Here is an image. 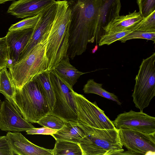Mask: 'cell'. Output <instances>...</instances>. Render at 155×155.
Listing matches in <instances>:
<instances>
[{
  "mask_svg": "<svg viewBox=\"0 0 155 155\" xmlns=\"http://www.w3.org/2000/svg\"><path fill=\"white\" fill-rule=\"evenodd\" d=\"M71 18L67 54L73 59L84 52L88 43L105 33L108 24L119 15L120 0H69Z\"/></svg>",
  "mask_w": 155,
  "mask_h": 155,
  "instance_id": "cell-1",
  "label": "cell"
},
{
  "mask_svg": "<svg viewBox=\"0 0 155 155\" xmlns=\"http://www.w3.org/2000/svg\"><path fill=\"white\" fill-rule=\"evenodd\" d=\"M57 10L48 37L46 55L47 70L54 69L60 61L67 55L71 9L67 0L56 1Z\"/></svg>",
  "mask_w": 155,
  "mask_h": 155,
  "instance_id": "cell-2",
  "label": "cell"
},
{
  "mask_svg": "<svg viewBox=\"0 0 155 155\" xmlns=\"http://www.w3.org/2000/svg\"><path fill=\"white\" fill-rule=\"evenodd\" d=\"M49 34L45 35L23 59L8 68L16 89H20L38 75L48 71L46 48Z\"/></svg>",
  "mask_w": 155,
  "mask_h": 155,
  "instance_id": "cell-3",
  "label": "cell"
},
{
  "mask_svg": "<svg viewBox=\"0 0 155 155\" xmlns=\"http://www.w3.org/2000/svg\"><path fill=\"white\" fill-rule=\"evenodd\" d=\"M78 124L85 133L79 143L82 155H121L124 151L118 129L97 128Z\"/></svg>",
  "mask_w": 155,
  "mask_h": 155,
  "instance_id": "cell-4",
  "label": "cell"
},
{
  "mask_svg": "<svg viewBox=\"0 0 155 155\" xmlns=\"http://www.w3.org/2000/svg\"><path fill=\"white\" fill-rule=\"evenodd\" d=\"M15 100L20 114L29 122L37 123L51 111L45 95L34 80L16 89Z\"/></svg>",
  "mask_w": 155,
  "mask_h": 155,
  "instance_id": "cell-5",
  "label": "cell"
},
{
  "mask_svg": "<svg viewBox=\"0 0 155 155\" xmlns=\"http://www.w3.org/2000/svg\"><path fill=\"white\" fill-rule=\"evenodd\" d=\"M50 77L55 99L50 113L66 121L77 123V108L73 87L54 70L50 72Z\"/></svg>",
  "mask_w": 155,
  "mask_h": 155,
  "instance_id": "cell-6",
  "label": "cell"
},
{
  "mask_svg": "<svg viewBox=\"0 0 155 155\" xmlns=\"http://www.w3.org/2000/svg\"><path fill=\"white\" fill-rule=\"evenodd\" d=\"M155 53L143 59L135 78L132 96L135 107L143 111L155 96Z\"/></svg>",
  "mask_w": 155,
  "mask_h": 155,
  "instance_id": "cell-7",
  "label": "cell"
},
{
  "mask_svg": "<svg viewBox=\"0 0 155 155\" xmlns=\"http://www.w3.org/2000/svg\"><path fill=\"white\" fill-rule=\"evenodd\" d=\"M78 114L77 123L92 127L102 129L115 128L113 122L95 101L91 102L83 95L74 91Z\"/></svg>",
  "mask_w": 155,
  "mask_h": 155,
  "instance_id": "cell-8",
  "label": "cell"
},
{
  "mask_svg": "<svg viewBox=\"0 0 155 155\" xmlns=\"http://www.w3.org/2000/svg\"><path fill=\"white\" fill-rule=\"evenodd\" d=\"M118 130L121 142L128 150L121 154H154L155 134H144L129 129Z\"/></svg>",
  "mask_w": 155,
  "mask_h": 155,
  "instance_id": "cell-9",
  "label": "cell"
},
{
  "mask_svg": "<svg viewBox=\"0 0 155 155\" xmlns=\"http://www.w3.org/2000/svg\"><path fill=\"white\" fill-rule=\"evenodd\" d=\"M117 129H129L144 134H155V117L144 113L130 110L118 115L112 121Z\"/></svg>",
  "mask_w": 155,
  "mask_h": 155,
  "instance_id": "cell-10",
  "label": "cell"
},
{
  "mask_svg": "<svg viewBox=\"0 0 155 155\" xmlns=\"http://www.w3.org/2000/svg\"><path fill=\"white\" fill-rule=\"evenodd\" d=\"M35 127L26 120L6 99L0 106V129L13 132L26 131Z\"/></svg>",
  "mask_w": 155,
  "mask_h": 155,
  "instance_id": "cell-11",
  "label": "cell"
},
{
  "mask_svg": "<svg viewBox=\"0 0 155 155\" xmlns=\"http://www.w3.org/2000/svg\"><path fill=\"white\" fill-rule=\"evenodd\" d=\"M57 8L56 2L40 13V17L33 28L31 36L21 54L18 61L25 56L45 35L49 33L55 17Z\"/></svg>",
  "mask_w": 155,
  "mask_h": 155,
  "instance_id": "cell-12",
  "label": "cell"
},
{
  "mask_svg": "<svg viewBox=\"0 0 155 155\" xmlns=\"http://www.w3.org/2000/svg\"><path fill=\"white\" fill-rule=\"evenodd\" d=\"M33 29L9 31L6 37L8 61L7 68L13 66L19 61L20 56L28 43Z\"/></svg>",
  "mask_w": 155,
  "mask_h": 155,
  "instance_id": "cell-13",
  "label": "cell"
},
{
  "mask_svg": "<svg viewBox=\"0 0 155 155\" xmlns=\"http://www.w3.org/2000/svg\"><path fill=\"white\" fill-rule=\"evenodd\" d=\"M56 2L55 0H18L12 3L7 12L18 18L32 17Z\"/></svg>",
  "mask_w": 155,
  "mask_h": 155,
  "instance_id": "cell-14",
  "label": "cell"
},
{
  "mask_svg": "<svg viewBox=\"0 0 155 155\" xmlns=\"http://www.w3.org/2000/svg\"><path fill=\"white\" fill-rule=\"evenodd\" d=\"M6 136L14 152L18 155H53V150L38 146L19 132L8 131Z\"/></svg>",
  "mask_w": 155,
  "mask_h": 155,
  "instance_id": "cell-15",
  "label": "cell"
},
{
  "mask_svg": "<svg viewBox=\"0 0 155 155\" xmlns=\"http://www.w3.org/2000/svg\"><path fill=\"white\" fill-rule=\"evenodd\" d=\"M143 18L139 12L135 10L126 15H118L106 27L105 33L118 32L134 29Z\"/></svg>",
  "mask_w": 155,
  "mask_h": 155,
  "instance_id": "cell-16",
  "label": "cell"
},
{
  "mask_svg": "<svg viewBox=\"0 0 155 155\" xmlns=\"http://www.w3.org/2000/svg\"><path fill=\"white\" fill-rule=\"evenodd\" d=\"M85 135L78 123L66 121L63 127L52 136L56 140L67 141L79 143Z\"/></svg>",
  "mask_w": 155,
  "mask_h": 155,
  "instance_id": "cell-17",
  "label": "cell"
},
{
  "mask_svg": "<svg viewBox=\"0 0 155 155\" xmlns=\"http://www.w3.org/2000/svg\"><path fill=\"white\" fill-rule=\"evenodd\" d=\"M54 70L61 78L72 87L81 76L87 73L79 71L71 64L68 55L60 61Z\"/></svg>",
  "mask_w": 155,
  "mask_h": 155,
  "instance_id": "cell-18",
  "label": "cell"
},
{
  "mask_svg": "<svg viewBox=\"0 0 155 155\" xmlns=\"http://www.w3.org/2000/svg\"><path fill=\"white\" fill-rule=\"evenodd\" d=\"M16 92V88L11 80L7 68H5L0 71V93L19 112L15 100Z\"/></svg>",
  "mask_w": 155,
  "mask_h": 155,
  "instance_id": "cell-19",
  "label": "cell"
},
{
  "mask_svg": "<svg viewBox=\"0 0 155 155\" xmlns=\"http://www.w3.org/2000/svg\"><path fill=\"white\" fill-rule=\"evenodd\" d=\"M50 72L48 71L41 73L33 80L39 85L45 95L50 109L52 110L55 102V97L50 79Z\"/></svg>",
  "mask_w": 155,
  "mask_h": 155,
  "instance_id": "cell-20",
  "label": "cell"
},
{
  "mask_svg": "<svg viewBox=\"0 0 155 155\" xmlns=\"http://www.w3.org/2000/svg\"><path fill=\"white\" fill-rule=\"evenodd\" d=\"M83 91L85 93L95 94L115 101L119 105L121 104L115 94L103 88L102 84L95 82L93 79H90L87 81L84 86Z\"/></svg>",
  "mask_w": 155,
  "mask_h": 155,
  "instance_id": "cell-21",
  "label": "cell"
},
{
  "mask_svg": "<svg viewBox=\"0 0 155 155\" xmlns=\"http://www.w3.org/2000/svg\"><path fill=\"white\" fill-rule=\"evenodd\" d=\"M52 150L53 155H82L79 143L69 141L56 140Z\"/></svg>",
  "mask_w": 155,
  "mask_h": 155,
  "instance_id": "cell-22",
  "label": "cell"
},
{
  "mask_svg": "<svg viewBox=\"0 0 155 155\" xmlns=\"http://www.w3.org/2000/svg\"><path fill=\"white\" fill-rule=\"evenodd\" d=\"M66 121L50 113L41 118L37 123L44 127L58 130L64 125Z\"/></svg>",
  "mask_w": 155,
  "mask_h": 155,
  "instance_id": "cell-23",
  "label": "cell"
},
{
  "mask_svg": "<svg viewBox=\"0 0 155 155\" xmlns=\"http://www.w3.org/2000/svg\"><path fill=\"white\" fill-rule=\"evenodd\" d=\"M134 31L133 29L127 31L105 33L101 35L98 41L99 46L109 45L114 42L119 41L130 32Z\"/></svg>",
  "mask_w": 155,
  "mask_h": 155,
  "instance_id": "cell-24",
  "label": "cell"
},
{
  "mask_svg": "<svg viewBox=\"0 0 155 155\" xmlns=\"http://www.w3.org/2000/svg\"><path fill=\"white\" fill-rule=\"evenodd\" d=\"M40 13L37 15L26 18L13 25L8 29V31L24 30L33 29L38 21L40 16Z\"/></svg>",
  "mask_w": 155,
  "mask_h": 155,
  "instance_id": "cell-25",
  "label": "cell"
},
{
  "mask_svg": "<svg viewBox=\"0 0 155 155\" xmlns=\"http://www.w3.org/2000/svg\"><path fill=\"white\" fill-rule=\"evenodd\" d=\"M134 31L155 32V11L143 19L135 27Z\"/></svg>",
  "mask_w": 155,
  "mask_h": 155,
  "instance_id": "cell-26",
  "label": "cell"
},
{
  "mask_svg": "<svg viewBox=\"0 0 155 155\" xmlns=\"http://www.w3.org/2000/svg\"><path fill=\"white\" fill-rule=\"evenodd\" d=\"M140 38L152 41L155 42V32H148L133 31L126 35L119 41L125 43L126 41L132 39Z\"/></svg>",
  "mask_w": 155,
  "mask_h": 155,
  "instance_id": "cell-27",
  "label": "cell"
},
{
  "mask_svg": "<svg viewBox=\"0 0 155 155\" xmlns=\"http://www.w3.org/2000/svg\"><path fill=\"white\" fill-rule=\"evenodd\" d=\"M139 12L143 18L155 11V0H137Z\"/></svg>",
  "mask_w": 155,
  "mask_h": 155,
  "instance_id": "cell-28",
  "label": "cell"
},
{
  "mask_svg": "<svg viewBox=\"0 0 155 155\" xmlns=\"http://www.w3.org/2000/svg\"><path fill=\"white\" fill-rule=\"evenodd\" d=\"M8 55L5 36L0 38V71L7 68Z\"/></svg>",
  "mask_w": 155,
  "mask_h": 155,
  "instance_id": "cell-29",
  "label": "cell"
},
{
  "mask_svg": "<svg viewBox=\"0 0 155 155\" xmlns=\"http://www.w3.org/2000/svg\"><path fill=\"white\" fill-rule=\"evenodd\" d=\"M14 152L6 136H0V155H14Z\"/></svg>",
  "mask_w": 155,
  "mask_h": 155,
  "instance_id": "cell-30",
  "label": "cell"
},
{
  "mask_svg": "<svg viewBox=\"0 0 155 155\" xmlns=\"http://www.w3.org/2000/svg\"><path fill=\"white\" fill-rule=\"evenodd\" d=\"M58 130L43 127L41 128H32L26 131L28 134H43L51 135L55 133Z\"/></svg>",
  "mask_w": 155,
  "mask_h": 155,
  "instance_id": "cell-31",
  "label": "cell"
},
{
  "mask_svg": "<svg viewBox=\"0 0 155 155\" xmlns=\"http://www.w3.org/2000/svg\"><path fill=\"white\" fill-rule=\"evenodd\" d=\"M98 48V46L97 45H96L94 48L92 50V53H94L97 50Z\"/></svg>",
  "mask_w": 155,
  "mask_h": 155,
  "instance_id": "cell-32",
  "label": "cell"
},
{
  "mask_svg": "<svg viewBox=\"0 0 155 155\" xmlns=\"http://www.w3.org/2000/svg\"><path fill=\"white\" fill-rule=\"evenodd\" d=\"M14 0H0V5L4 3L7 2L12 1Z\"/></svg>",
  "mask_w": 155,
  "mask_h": 155,
  "instance_id": "cell-33",
  "label": "cell"
},
{
  "mask_svg": "<svg viewBox=\"0 0 155 155\" xmlns=\"http://www.w3.org/2000/svg\"><path fill=\"white\" fill-rule=\"evenodd\" d=\"M1 103V101L0 100V106Z\"/></svg>",
  "mask_w": 155,
  "mask_h": 155,
  "instance_id": "cell-34",
  "label": "cell"
}]
</instances>
